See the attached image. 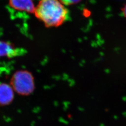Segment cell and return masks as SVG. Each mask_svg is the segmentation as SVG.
<instances>
[{"instance_id":"6da1fadb","label":"cell","mask_w":126,"mask_h":126,"mask_svg":"<svg viewBox=\"0 0 126 126\" xmlns=\"http://www.w3.org/2000/svg\"><path fill=\"white\" fill-rule=\"evenodd\" d=\"M68 11L59 0H41L34 14L47 27H58L65 21Z\"/></svg>"},{"instance_id":"7a4b0ae2","label":"cell","mask_w":126,"mask_h":126,"mask_svg":"<svg viewBox=\"0 0 126 126\" xmlns=\"http://www.w3.org/2000/svg\"><path fill=\"white\" fill-rule=\"evenodd\" d=\"M10 85L18 94L29 95L32 94L35 89L34 77L31 72L27 71H18L11 77Z\"/></svg>"},{"instance_id":"3957f363","label":"cell","mask_w":126,"mask_h":126,"mask_svg":"<svg viewBox=\"0 0 126 126\" xmlns=\"http://www.w3.org/2000/svg\"><path fill=\"white\" fill-rule=\"evenodd\" d=\"M14 99V91L11 86L5 83H0V106L9 105Z\"/></svg>"},{"instance_id":"277c9868","label":"cell","mask_w":126,"mask_h":126,"mask_svg":"<svg viewBox=\"0 0 126 126\" xmlns=\"http://www.w3.org/2000/svg\"><path fill=\"white\" fill-rule=\"evenodd\" d=\"M9 5L14 9L34 13L36 7L32 0H9Z\"/></svg>"},{"instance_id":"5b68a950","label":"cell","mask_w":126,"mask_h":126,"mask_svg":"<svg viewBox=\"0 0 126 126\" xmlns=\"http://www.w3.org/2000/svg\"><path fill=\"white\" fill-rule=\"evenodd\" d=\"M17 54L13 45L7 42H0V58L1 57H13Z\"/></svg>"},{"instance_id":"8992f818","label":"cell","mask_w":126,"mask_h":126,"mask_svg":"<svg viewBox=\"0 0 126 126\" xmlns=\"http://www.w3.org/2000/svg\"><path fill=\"white\" fill-rule=\"evenodd\" d=\"M63 5H71L77 4L80 2L81 0H59Z\"/></svg>"},{"instance_id":"52a82bcc","label":"cell","mask_w":126,"mask_h":126,"mask_svg":"<svg viewBox=\"0 0 126 126\" xmlns=\"http://www.w3.org/2000/svg\"><path fill=\"white\" fill-rule=\"evenodd\" d=\"M122 13L123 14V15L126 18V3L125 5H124V6L123 7V8H122Z\"/></svg>"}]
</instances>
